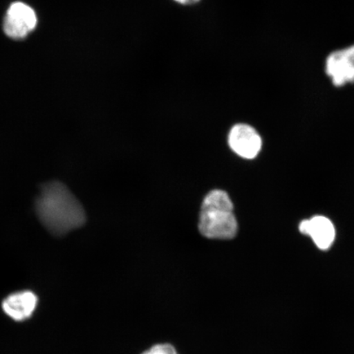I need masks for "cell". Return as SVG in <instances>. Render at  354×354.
I'll list each match as a JSON object with an SVG mask.
<instances>
[{
    "label": "cell",
    "instance_id": "10",
    "mask_svg": "<svg viewBox=\"0 0 354 354\" xmlns=\"http://www.w3.org/2000/svg\"><path fill=\"white\" fill-rule=\"evenodd\" d=\"M174 1L181 4V6H190L201 2V0H174Z\"/></svg>",
    "mask_w": 354,
    "mask_h": 354
},
{
    "label": "cell",
    "instance_id": "5",
    "mask_svg": "<svg viewBox=\"0 0 354 354\" xmlns=\"http://www.w3.org/2000/svg\"><path fill=\"white\" fill-rule=\"evenodd\" d=\"M37 15L32 8L21 2L12 3L3 21V30L8 37L25 38L35 29Z\"/></svg>",
    "mask_w": 354,
    "mask_h": 354
},
{
    "label": "cell",
    "instance_id": "1",
    "mask_svg": "<svg viewBox=\"0 0 354 354\" xmlns=\"http://www.w3.org/2000/svg\"><path fill=\"white\" fill-rule=\"evenodd\" d=\"M35 209L44 227L57 237L82 227L86 220L82 203L60 181L41 185Z\"/></svg>",
    "mask_w": 354,
    "mask_h": 354
},
{
    "label": "cell",
    "instance_id": "2",
    "mask_svg": "<svg viewBox=\"0 0 354 354\" xmlns=\"http://www.w3.org/2000/svg\"><path fill=\"white\" fill-rule=\"evenodd\" d=\"M199 232L212 240H231L236 236L238 223L233 211L201 209Z\"/></svg>",
    "mask_w": 354,
    "mask_h": 354
},
{
    "label": "cell",
    "instance_id": "3",
    "mask_svg": "<svg viewBox=\"0 0 354 354\" xmlns=\"http://www.w3.org/2000/svg\"><path fill=\"white\" fill-rule=\"evenodd\" d=\"M325 70L336 87L354 83V44L331 52L326 57Z\"/></svg>",
    "mask_w": 354,
    "mask_h": 354
},
{
    "label": "cell",
    "instance_id": "4",
    "mask_svg": "<svg viewBox=\"0 0 354 354\" xmlns=\"http://www.w3.org/2000/svg\"><path fill=\"white\" fill-rule=\"evenodd\" d=\"M228 143L234 153L245 159L255 158L263 147L259 133L254 127L245 123L236 124L232 128Z\"/></svg>",
    "mask_w": 354,
    "mask_h": 354
},
{
    "label": "cell",
    "instance_id": "6",
    "mask_svg": "<svg viewBox=\"0 0 354 354\" xmlns=\"http://www.w3.org/2000/svg\"><path fill=\"white\" fill-rule=\"evenodd\" d=\"M37 295L30 290L16 292L8 295L1 304L4 314L11 320L21 322L30 319L37 310Z\"/></svg>",
    "mask_w": 354,
    "mask_h": 354
},
{
    "label": "cell",
    "instance_id": "9",
    "mask_svg": "<svg viewBox=\"0 0 354 354\" xmlns=\"http://www.w3.org/2000/svg\"><path fill=\"white\" fill-rule=\"evenodd\" d=\"M142 354H178L170 344H157Z\"/></svg>",
    "mask_w": 354,
    "mask_h": 354
},
{
    "label": "cell",
    "instance_id": "8",
    "mask_svg": "<svg viewBox=\"0 0 354 354\" xmlns=\"http://www.w3.org/2000/svg\"><path fill=\"white\" fill-rule=\"evenodd\" d=\"M201 209H221L233 211L234 205L231 198L224 190H212L203 199Z\"/></svg>",
    "mask_w": 354,
    "mask_h": 354
},
{
    "label": "cell",
    "instance_id": "7",
    "mask_svg": "<svg viewBox=\"0 0 354 354\" xmlns=\"http://www.w3.org/2000/svg\"><path fill=\"white\" fill-rule=\"evenodd\" d=\"M299 232L312 238L322 250H329L335 240V228L332 221L324 216H315L311 219L301 221Z\"/></svg>",
    "mask_w": 354,
    "mask_h": 354
}]
</instances>
